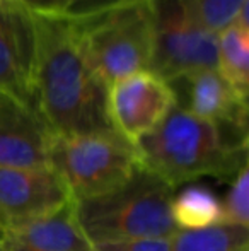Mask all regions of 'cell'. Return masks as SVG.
Listing matches in <instances>:
<instances>
[{
	"instance_id": "6da1fadb",
	"label": "cell",
	"mask_w": 249,
	"mask_h": 251,
	"mask_svg": "<svg viewBox=\"0 0 249 251\" xmlns=\"http://www.w3.org/2000/svg\"><path fill=\"white\" fill-rule=\"evenodd\" d=\"M34 109L53 135L110 132L108 87L84 51L75 19L36 16Z\"/></svg>"
},
{
	"instance_id": "7a4b0ae2",
	"label": "cell",
	"mask_w": 249,
	"mask_h": 251,
	"mask_svg": "<svg viewBox=\"0 0 249 251\" xmlns=\"http://www.w3.org/2000/svg\"><path fill=\"white\" fill-rule=\"evenodd\" d=\"M135 149L143 168L178 190L200 178L232 179L248 166V132L220 126L174 106Z\"/></svg>"
},
{
	"instance_id": "3957f363",
	"label": "cell",
	"mask_w": 249,
	"mask_h": 251,
	"mask_svg": "<svg viewBox=\"0 0 249 251\" xmlns=\"http://www.w3.org/2000/svg\"><path fill=\"white\" fill-rule=\"evenodd\" d=\"M176 190L142 164L118 188L73 200L79 224L92 245L125 239H171L176 234L173 199Z\"/></svg>"
},
{
	"instance_id": "277c9868",
	"label": "cell",
	"mask_w": 249,
	"mask_h": 251,
	"mask_svg": "<svg viewBox=\"0 0 249 251\" xmlns=\"http://www.w3.org/2000/svg\"><path fill=\"white\" fill-rule=\"evenodd\" d=\"M48 166L63 181L72 200H86L123 185L138 169L140 159L133 144L110 130L53 135Z\"/></svg>"
},
{
	"instance_id": "5b68a950",
	"label": "cell",
	"mask_w": 249,
	"mask_h": 251,
	"mask_svg": "<svg viewBox=\"0 0 249 251\" xmlns=\"http://www.w3.org/2000/svg\"><path fill=\"white\" fill-rule=\"evenodd\" d=\"M75 21L84 51L106 87L126 75L150 70L154 38L149 0Z\"/></svg>"
},
{
	"instance_id": "8992f818",
	"label": "cell",
	"mask_w": 249,
	"mask_h": 251,
	"mask_svg": "<svg viewBox=\"0 0 249 251\" xmlns=\"http://www.w3.org/2000/svg\"><path fill=\"white\" fill-rule=\"evenodd\" d=\"M152 70L166 82L202 69H215L217 34L203 24L195 0H149Z\"/></svg>"
},
{
	"instance_id": "52a82bcc",
	"label": "cell",
	"mask_w": 249,
	"mask_h": 251,
	"mask_svg": "<svg viewBox=\"0 0 249 251\" xmlns=\"http://www.w3.org/2000/svg\"><path fill=\"white\" fill-rule=\"evenodd\" d=\"M174 106L171 86L152 70L126 75L108 87L106 108L111 128L133 146L152 132Z\"/></svg>"
},
{
	"instance_id": "ba28073f",
	"label": "cell",
	"mask_w": 249,
	"mask_h": 251,
	"mask_svg": "<svg viewBox=\"0 0 249 251\" xmlns=\"http://www.w3.org/2000/svg\"><path fill=\"white\" fill-rule=\"evenodd\" d=\"M36 29L17 0H0V93L34 108Z\"/></svg>"
},
{
	"instance_id": "9c48e42d",
	"label": "cell",
	"mask_w": 249,
	"mask_h": 251,
	"mask_svg": "<svg viewBox=\"0 0 249 251\" xmlns=\"http://www.w3.org/2000/svg\"><path fill=\"white\" fill-rule=\"evenodd\" d=\"M72 200L50 166L0 168V219L5 227L34 221Z\"/></svg>"
},
{
	"instance_id": "30bf717a",
	"label": "cell",
	"mask_w": 249,
	"mask_h": 251,
	"mask_svg": "<svg viewBox=\"0 0 249 251\" xmlns=\"http://www.w3.org/2000/svg\"><path fill=\"white\" fill-rule=\"evenodd\" d=\"M176 106L206 122L248 132V100L236 93L217 69H202L167 82Z\"/></svg>"
},
{
	"instance_id": "8fae6325",
	"label": "cell",
	"mask_w": 249,
	"mask_h": 251,
	"mask_svg": "<svg viewBox=\"0 0 249 251\" xmlns=\"http://www.w3.org/2000/svg\"><path fill=\"white\" fill-rule=\"evenodd\" d=\"M51 139L34 108L14 100L0 106V168L48 166Z\"/></svg>"
},
{
	"instance_id": "7c38bea8",
	"label": "cell",
	"mask_w": 249,
	"mask_h": 251,
	"mask_svg": "<svg viewBox=\"0 0 249 251\" xmlns=\"http://www.w3.org/2000/svg\"><path fill=\"white\" fill-rule=\"evenodd\" d=\"M0 245L7 251H96L79 224L73 200L48 215L5 227Z\"/></svg>"
},
{
	"instance_id": "4fadbf2b",
	"label": "cell",
	"mask_w": 249,
	"mask_h": 251,
	"mask_svg": "<svg viewBox=\"0 0 249 251\" xmlns=\"http://www.w3.org/2000/svg\"><path fill=\"white\" fill-rule=\"evenodd\" d=\"M215 69L239 96L249 93V29L230 26L217 34Z\"/></svg>"
},
{
	"instance_id": "5bb4252c",
	"label": "cell",
	"mask_w": 249,
	"mask_h": 251,
	"mask_svg": "<svg viewBox=\"0 0 249 251\" xmlns=\"http://www.w3.org/2000/svg\"><path fill=\"white\" fill-rule=\"evenodd\" d=\"M173 219L180 231L205 229L222 224V207L217 195L206 186L191 185L174 193Z\"/></svg>"
},
{
	"instance_id": "9a60e30c",
	"label": "cell",
	"mask_w": 249,
	"mask_h": 251,
	"mask_svg": "<svg viewBox=\"0 0 249 251\" xmlns=\"http://www.w3.org/2000/svg\"><path fill=\"white\" fill-rule=\"evenodd\" d=\"M171 251H249V227L217 224L178 231L171 238Z\"/></svg>"
},
{
	"instance_id": "2e32d148",
	"label": "cell",
	"mask_w": 249,
	"mask_h": 251,
	"mask_svg": "<svg viewBox=\"0 0 249 251\" xmlns=\"http://www.w3.org/2000/svg\"><path fill=\"white\" fill-rule=\"evenodd\" d=\"M203 24L219 34L230 26L249 29V0H195Z\"/></svg>"
},
{
	"instance_id": "e0dca14e",
	"label": "cell",
	"mask_w": 249,
	"mask_h": 251,
	"mask_svg": "<svg viewBox=\"0 0 249 251\" xmlns=\"http://www.w3.org/2000/svg\"><path fill=\"white\" fill-rule=\"evenodd\" d=\"M222 224L249 227V166H244L232 179L224 200Z\"/></svg>"
},
{
	"instance_id": "ac0fdd59",
	"label": "cell",
	"mask_w": 249,
	"mask_h": 251,
	"mask_svg": "<svg viewBox=\"0 0 249 251\" xmlns=\"http://www.w3.org/2000/svg\"><path fill=\"white\" fill-rule=\"evenodd\" d=\"M133 2H138V0H70L63 16L70 19H87Z\"/></svg>"
},
{
	"instance_id": "d6986e66",
	"label": "cell",
	"mask_w": 249,
	"mask_h": 251,
	"mask_svg": "<svg viewBox=\"0 0 249 251\" xmlns=\"http://www.w3.org/2000/svg\"><path fill=\"white\" fill-rule=\"evenodd\" d=\"M96 251H171V239H125L94 245Z\"/></svg>"
},
{
	"instance_id": "ffe728a7",
	"label": "cell",
	"mask_w": 249,
	"mask_h": 251,
	"mask_svg": "<svg viewBox=\"0 0 249 251\" xmlns=\"http://www.w3.org/2000/svg\"><path fill=\"white\" fill-rule=\"evenodd\" d=\"M17 2L36 16H60L67 10L70 0H17Z\"/></svg>"
},
{
	"instance_id": "44dd1931",
	"label": "cell",
	"mask_w": 249,
	"mask_h": 251,
	"mask_svg": "<svg viewBox=\"0 0 249 251\" xmlns=\"http://www.w3.org/2000/svg\"><path fill=\"white\" fill-rule=\"evenodd\" d=\"M9 100H12V98H9V96H5L3 93H0V106L5 104V102L9 101Z\"/></svg>"
},
{
	"instance_id": "7402d4cb",
	"label": "cell",
	"mask_w": 249,
	"mask_h": 251,
	"mask_svg": "<svg viewBox=\"0 0 249 251\" xmlns=\"http://www.w3.org/2000/svg\"><path fill=\"white\" fill-rule=\"evenodd\" d=\"M3 229H5V224H3V221L0 219V238H2V234H3Z\"/></svg>"
},
{
	"instance_id": "603a6c76",
	"label": "cell",
	"mask_w": 249,
	"mask_h": 251,
	"mask_svg": "<svg viewBox=\"0 0 249 251\" xmlns=\"http://www.w3.org/2000/svg\"><path fill=\"white\" fill-rule=\"evenodd\" d=\"M0 251H7V250H5V248H3V246H2V245H0Z\"/></svg>"
}]
</instances>
